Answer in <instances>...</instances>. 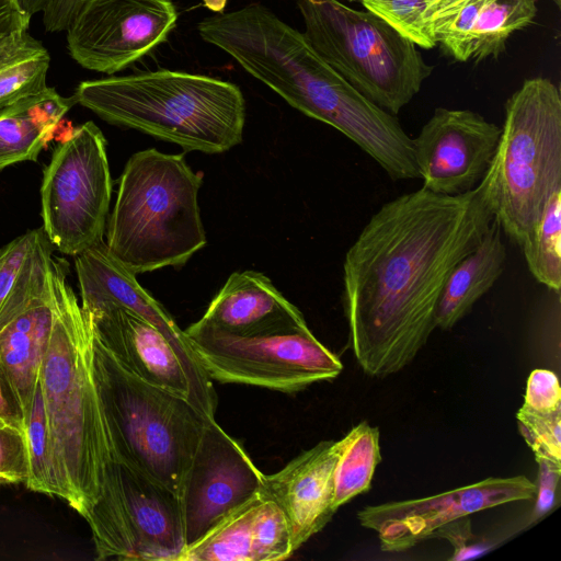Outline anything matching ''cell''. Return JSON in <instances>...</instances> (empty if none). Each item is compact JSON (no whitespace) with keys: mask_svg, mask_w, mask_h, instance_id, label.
<instances>
[{"mask_svg":"<svg viewBox=\"0 0 561 561\" xmlns=\"http://www.w3.org/2000/svg\"><path fill=\"white\" fill-rule=\"evenodd\" d=\"M493 219L483 179L458 195L422 187L371 216L343 264L348 343L366 375L388 377L415 358L435 329L451 270Z\"/></svg>","mask_w":561,"mask_h":561,"instance_id":"1","label":"cell"},{"mask_svg":"<svg viewBox=\"0 0 561 561\" xmlns=\"http://www.w3.org/2000/svg\"><path fill=\"white\" fill-rule=\"evenodd\" d=\"M199 36L302 114L354 141L393 180L420 179L412 138L327 64L305 34L254 2L197 24Z\"/></svg>","mask_w":561,"mask_h":561,"instance_id":"2","label":"cell"},{"mask_svg":"<svg viewBox=\"0 0 561 561\" xmlns=\"http://www.w3.org/2000/svg\"><path fill=\"white\" fill-rule=\"evenodd\" d=\"M73 98L107 123L185 151L221 153L242 141L243 94L218 78L161 69L82 81Z\"/></svg>","mask_w":561,"mask_h":561,"instance_id":"3","label":"cell"},{"mask_svg":"<svg viewBox=\"0 0 561 561\" xmlns=\"http://www.w3.org/2000/svg\"><path fill=\"white\" fill-rule=\"evenodd\" d=\"M92 357L89 319L66 279L38 382L66 502L83 518L100 496L112 459Z\"/></svg>","mask_w":561,"mask_h":561,"instance_id":"4","label":"cell"},{"mask_svg":"<svg viewBox=\"0 0 561 561\" xmlns=\"http://www.w3.org/2000/svg\"><path fill=\"white\" fill-rule=\"evenodd\" d=\"M203 173L183 154L151 148L125 164L106 227L110 253L139 274L181 266L206 244L197 195Z\"/></svg>","mask_w":561,"mask_h":561,"instance_id":"5","label":"cell"},{"mask_svg":"<svg viewBox=\"0 0 561 561\" xmlns=\"http://www.w3.org/2000/svg\"><path fill=\"white\" fill-rule=\"evenodd\" d=\"M93 375L112 459L180 492L207 417L125 370L92 332Z\"/></svg>","mask_w":561,"mask_h":561,"instance_id":"6","label":"cell"},{"mask_svg":"<svg viewBox=\"0 0 561 561\" xmlns=\"http://www.w3.org/2000/svg\"><path fill=\"white\" fill-rule=\"evenodd\" d=\"M483 180L494 220L520 247L561 190V94L551 80L527 79L506 101Z\"/></svg>","mask_w":561,"mask_h":561,"instance_id":"7","label":"cell"},{"mask_svg":"<svg viewBox=\"0 0 561 561\" xmlns=\"http://www.w3.org/2000/svg\"><path fill=\"white\" fill-rule=\"evenodd\" d=\"M318 55L369 101L397 115L433 67L416 45L368 10L340 0H296Z\"/></svg>","mask_w":561,"mask_h":561,"instance_id":"8","label":"cell"},{"mask_svg":"<svg viewBox=\"0 0 561 561\" xmlns=\"http://www.w3.org/2000/svg\"><path fill=\"white\" fill-rule=\"evenodd\" d=\"M84 519L98 560L181 561L186 550L180 494L115 459Z\"/></svg>","mask_w":561,"mask_h":561,"instance_id":"9","label":"cell"},{"mask_svg":"<svg viewBox=\"0 0 561 561\" xmlns=\"http://www.w3.org/2000/svg\"><path fill=\"white\" fill-rule=\"evenodd\" d=\"M202 366L219 382L296 392L332 380L343 369L307 324L255 335H233L201 320L185 331Z\"/></svg>","mask_w":561,"mask_h":561,"instance_id":"10","label":"cell"},{"mask_svg":"<svg viewBox=\"0 0 561 561\" xmlns=\"http://www.w3.org/2000/svg\"><path fill=\"white\" fill-rule=\"evenodd\" d=\"M106 139L93 122L58 145L43 171V230L61 253L78 255L103 241L112 195Z\"/></svg>","mask_w":561,"mask_h":561,"instance_id":"11","label":"cell"},{"mask_svg":"<svg viewBox=\"0 0 561 561\" xmlns=\"http://www.w3.org/2000/svg\"><path fill=\"white\" fill-rule=\"evenodd\" d=\"M176 21L171 0H87L66 30L67 47L83 68L113 75L164 43Z\"/></svg>","mask_w":561,"mask_h":561,"instance_id":"12","label":"cell"},{"mask_svg":"<svg viewBox=\"0 0 561 561\" xmlns=\"http://www.w3.org/2000/svg\"><path fill=\"white\" fill-rule=\"evenodd\" d=\"M264 473L208 419L180 489L186 548L262 490Z\"/></svg>","mask_w":561,"mask_h":561,"instance_id":"13","label":"cell"},{"mask_svg":"<svg viewBox=\"0 0 561 561\" xmlns=\"http://www.w3.org/2000/svg\"><path fill=\"white\" fill-rule=\"evenodd\" d=\"M536 483L525 476L486 478L439 494L368 505L357 513L364 528L376 533L380 549L402 552L430 539L445 524L516 501H530Z\"/></svg>","mask_w":561,"mask_h":561,"instance_id":"14","label":"cell"},{"mask_svg":"<svg viewBox=\"0 0 561 561\" xmlns=\"http://www.w3.org/2000/svg\"><path fill=\"white\" fill-rule=\"evenodd\" d=\"M75 268L83 309L99 304L125 307L152 324L175 351L188 379L191 403L215 419L217 394L184 331L168 311L145 290L136 275L122 265L104 241L76 255Z\"/></svg>","mask_w":561,"mask_h":561,"instance_id":"15","label":"cell"},{"mask_svg":"<svg viewBox=\"0 0 561 561\" xmlns=\"http://www.w3.org/2000/svg\"><path fill=\"white\" fill-rule=\"evenodd\" d=\"M502 127L470 110L435 108L416 138L413 154L424 188L458 195L485 175Z\"/></svg>","mask_w":561,"mask_h":561,"instance_id":"16","label":"cell"},{"mask_svg":"<svg viewBox=\"0 0 561 561\" xmlns=\"http://www.w3.org/2000/svg\"><path fill=\"white\" fill-rule=\"evenodd\" d=\"M537 0H433L425 24L436 45L453 59H496L507 39L531 24Z\"/></svg>","mask_w":561,"mask_h":561,"instance_id":"17","label":"cell"},{"mask_svg":"<svg viewBox=\"0 0 561 561\" xmlns=\"http://www.w3.org/2000/svg\"><path fill=\"white\" fill-rule=\"evenodd\" d=\"M82 310L94 336L125 370L191 403L184 368L171 344L152 324L114 304H99Z\"/></svg>","mask_w":561,"mask_h":561,"instance_id":"18","label":"cell"},{"mask_svg":"<svg viewBox=\"0 0 561 561\" xmlns=\"http://www.w3.org/2000/svg\"><path fill=\"white\" fill-rule=\"evenodd\" d=\"M342 449L339 440H322L295 457L279 471L264 476L260 493L283 511L296 551L332 519L334 470Z\"/></svg>","mask_w":561,"mask_h":561,"instance_id":"19","label":"cell"},{"mask_svg":"<svg viewBox=\"0 0 561 561\" xmlns=\"http://www.w3.org/2000/svg\"><path fill=\"white\" fill-rule=\"evenodd\" d=\"M294 552L283 511L257 493L187 547L181 561H275Z\"/></svg>","mask_w":561,"mask_h":561,"instance_id":"20","label":"cell"},{"mask_svg":"<svg viewBox=\"0 0 561 561\" xmlns=\"http://www.w3.org/2000/svg\"><path fill=\"white\" fill-rule=\"evenodd\" d=\"M201 321L240 336L307 324L299 309L277 290L268 277L255 271L232 273Z\"/></svg>","mask_w":561,"mask_h":561,"instance_id":"21","label":"cell"},{"mask_svg":"<svg viewBox=\"0 0 561 561\" xmlns=\"http://www.w3.org/2000/svg\"><path fill=\"white\" fill-rule=\"evenodd\" d=\"M506 263L502 230L493 219L479 244L451 270L440 293L435 328L450 330L492 288Z\"/></svg>","mask_w":561,"mask_h":561,"instance_id":"22","label":"cell"},{"mask_svg":"<svg viewBox=\"0 0 561 561\" xmlns=\"http://www.w3.org/2000/svg\"><path fill=\"white\" fill-rule=\"evenodd\" d=\"M76 104L47 87L0 112V170L24 161H37L47 136Z\"/></svg>","mask_w":561,"mask_h":561,"instance_id":"23","label":"cell"},{"mask_svg":"<svg viewBox=\"0 0 561 561\" xmlns=\"http://www.w3.org/2000/svg\"><path fill=\"white\" fill-rule=\"evenodd\" d=\"M50 56L27 30L0 39V112L46 90Z\"/></svg>","mask_w":561,"mask_h":561,"instance_id":"24","label":"cell"},{"mask_svg":"<svg viewBox=\"0 0 561 561\" xmlns=\"http://www.w3.org/2000/svg\"><path fill=\"white\" fill-rule=\"evenodd\" d=\"M380 460L378 427L366 421L360 422L342 438V449L334 470L336 508L369 491Z\"/></svg>","mask_w":561,"mask_h":561,"instance_id":"25","label":"cell"},{"mask_svg":"<svg viewBox=\"0 0 561 561\" xmlns=\"http://www.w3.org/2000/svg\"><path fill=\"white\" fill-rule=\"evenodd\" d=\"M25 438L28 456V490L66 501L67 494L55 454L39 382L26 417Z\"/></svg>","mask_w":561,"mask_h":561,"instance_id":"26","label":"cell"},{"mask_svg":"<svg viewBox=\"0 0 561 561\" xmlns=\"http://www.w3.org/2000/svg\"><path fill=\"white\" fill-rule=\"evenodd\" d=\"M531 275L560 293L561 287V190L547 202L543 213L520 245Z\"/></svg>","mask_w":561,"mask_h":561,"instance_id":"27","label":"cell"},{"mask_svg":"<svg viewBox=\"0 0 561 561\" xmlns=\"http://www.w3.org/2000/svg\"><path fill=\"white\" fill-rule=\"evenodd\" d=\"M519 433L535 459L561 463V408H531L523 404L516 413Z\"/></svg>","mask_w":561,"mask_h":561,"instance_id":"28","label":"cell"},{"mask_svg":"<svg viewBox=\"0 0 561 561\" xmlns=\"http://www.w3.org/2000/svg\"><path fill=\"white\" fill-rule=\"evenodd\" d=\"M433 0H353L378 15L416 46H436L425 24V11Z\"/></svg>","mask_w":561,"mask_h":561,"instance_id":"29","label":"cell"},{"mask_svg":"<svg viewBox=\"0 0 561 561\" xmlns=\"http://www.w3.org/2000/svg\"><path fill=\"white\" fill-rule=\"evenodd\" d=\"M27 476L25 433L13 426L0 428V484H25Z\"/></svg>","mask_w":561,"mask_h":561,"instance_id":"30","label":"cell"},{"mask_svg":"<svg viewBox=\"0 0 561 561\" xmlns=\"http://www.w3.org/2000/svg\"><path fill=\"white\" fill-rule=\"evenodd\" d=\"M430 538L447 540L454 548L450 561L471 559L485 552L490 546L471 529L469 516L459 517L436 529Z\"/></svg>","mask_w":561,"mask_h":561,"instance_id":"31","label":"cell"},{"mask_svg":"<svg viewBox=\"0 0 561 561\" xmlns=\"http://www.w3.org/2000/svg\"><path fill=\"white\" fill-rule=\"evenodd\" d=\"M37 232L38 228L27 230L0 249V310L11 291Z\"/></svg>","mask_w":561,"mask_h":561,"instance_id":"32","label":"cell"},{"mask_svg":"<svg viewBox=\"0 0 561 561\" xmlns=\"http://www.w3.org/2000/svg\"><path fill=\"white\" fill-rule=\"evenodd\" d=\"M538 478L535 493V507L530 522H537L550 513L559 502L561 463L547 459H536Z\"/></svg>","mask_w":561,"mask_h":561,"instance_id":"33","label":"cell"},{"mask_svg":"<svg viewBox=\"0 0 561 561\" xmlns=\"http://www.w3.org/2000/svg\"><path fill=\"white\" fill-rule=\"evenodd\" d=\"M0 415L25 433L26 416L14 387L0 363Z\"/></svg>","mask_w":561,"mask_h":561,"instance_id":"34","label":"cell"},{"mask_svg":"<svg viewBox=\"0 0 561 561\" xmlns=\"http://www.w3.org/2000/svg\"><path fill=\"white\" fill-rule=\"evenodd\" d=\"M87 0H51L43 11V24L48 32L66 31Z\"/></svg>","mask_w":561,"mask_h":561,"instance_id":"35","label":"cell"},{"mask_svg":"<svg viewBox=\"0 0 561 561\" xmlns=\"http://www.w3.org/2000/svg\"><path fill=\"white\" fill-rule=\"evenodd\" d=\"M30 18L18 0H0V39L20 31H26Z\"/></svg>","mask_w":561,"mask_h":561,"instance_id":"36","label":"cell"},{"mask_svg":"<svg viewBox=\"0 0 561 561\" xmlns=\"http://www.w3.org/2000/svg\"><path fill=\"white\" fill-rule=\"evenodd\" d=\"M22 11L31 19L34 14L43 12L51 0H18Z\"/></svg>","mask_w":561,"mask_h":561,"instance_id":"37","label":"cell"},{"mask_svg":"<svg viewBox=\"0 0 561 561\" xmlns=\"http://www.w3.org/2000/svg\"><path fill=\"white\" fill-rule=\"evenodd\" d=\"M203 4L215 13H222L226 8L227 0H203Z\"/></svg>","mask_w":561,"mask_h":561,"instance_id":"38","label":"cell"},{"mask_svg":"<svg viewBox=\"0 0 561 561\" xmlns=\"http://www.w3.org/2000/svg\"><path fill=\"white\" fill-rule=\"evenodd\" d=\"M12 426L4 417L0 415V428ZM14 427V426H13Z\"/></svg>","mask_w":561,"mask_h":561,"instance_id":"39","label":"cell"},{"mask_svg":"<svg viewBox=\"0 0 561 561\" xmlns=\"http://www.w3.org/2000/svg\"><path fill=\"white\" fill-rule=\"evenodd\" d=\"M552 2H553L558 8H560V5H561V0H552Z\"/></svg>","mask_w":561,"mask_h":561,"instance_id":"40","label":"cell"},{"mask_svg":"<svg viewBox=\"0 0 561 561\" xmlns=\"http://www.w3.org/2000/svg\"><path fill=\"white\" fill-rule=\"evenodd\" d=\"M348 1H353V0H348Z\"/></svg>","mask_w":561,"mask_h":561,"instance_id":"41","label":"cell"}]
</instances>
